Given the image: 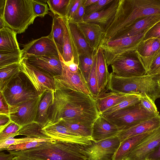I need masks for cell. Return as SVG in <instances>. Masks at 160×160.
Wrapping results in <instances>:
<instances>
[{
    "instance_id": "obj_1",
    "label": "cell",
    "mask_w": 160,
    "mask_h": 160,
    "mask_svg": "<svg viewBox=\"0 0 160 160\" xmlns=\"http://www.w3.org/2000/svg\"><path fill=\"white\" fill-rule=\"evenodd\" d=\"M100 115L91 95L71 90H56L46 126L63 121L92 126Z\"/></svg>"
},
{
    "instance_id": "obj_2",
    "label": "cell",
    "mask_w": 160,
    "mask_h": 160,
    "mask_svg": "<svg viewBox=\"0 0 160 160\" xmlns=\"http://www.w3.org/2000/svg\"><path fill=\"white\" fill-rule=\"evenodd\" d=\"M154 15H160V0H120L114 19L103 38L110 41L137 19Z\"/></svg>"
},
{
    "instance_id": "obj_3",
    "label": "cell",
    "mask_w": 160,
    "mask_h": 160,
    "mask_svg": "<svg viewBox=\"0 0 160 160\" xmlns=\"http://www.w3.org/2000/svg\"><path fill=\"white\" fill-rule=\"evenodd\" d=\"M106 91L126 94H146L155 102L160 98V75L124 78L116 76L112 72L105 89Z\"/></svg>"
},
{
    "instance_id": "obj_4",
    "label": "cell",
    "mask_w": 160,
    "mask_h": 160,
    "mask_svg": "<svg viewBox=\"0 0 160 160\" xmlns=\"http://www.w3.org/2000/svg\"><path fill=\"white\" fill-rule=\"evenodd\" d=\"M84 148L53 139L29 150L9 152L15 156L23 155L43 160H87L82 151Z\"/></svg>"
},
{
    "instance_id": "obj_5",
    "label": "cell",
    "mask_w": 160,
    "mask_h": 160,
    "mask_svg": "<svg viewBox=\"0 0 160 160\" xmlns=\"http://www.w3.org/2000/svg\"><path fill=\"white\" fill-rule=\"evenodd\" d=\"M37 17L32 9V0H6L2 18L6 27L17 34L24 32Z\"/></svg>"
},
{
    "instance_id": "obj_6",
    "label": "cell",
    "mask_w": 160,
    "mask_h": 160,
    "mask_svg": "<svg viewBox=\"0 0 160 160\" xmlns=\"http://www.w3.org/2000/svg\"><path fill=\"white\" fill-rule=\"evenodd\" d=\"M2 92L9 106L20 104L39 96L28 79L21 72Z\"/></svg>"
},
{
    "instance_id": "obj_7",
    "label": "cell",
    "mask_w": 160,
    "mask_h": 160,
    "mask_svg": "<svg viewBox=\"0 0 160 160\" xmlns=\"http://www.w3.org/2000/svg\"><path fill=\"white\" fill-rule=\"evenodd\" d=\"M113 74L120 77L131 78L147 75L136 49L130 51L116 57L110 64Z\"/></svg>"
},
{
    "instance_id": "obj_8",
    "label": "cell",
    "mask_w": 160,
    "mask_h": 160,
    "mask_svg": "<svg viewBox=\"0 0 160 160\" xmlns=\"http://www.w3.org/2000/svg\"><path fill=\"white\" fill-rule=\"evenodd\" d=\"M159 115L152 113L146 109L140 102L104 117L117 126L121 131L135 123L152 118Z\"/></svg>"
},
{
    "instance_id": "obj_9",
    "label": "cell",
    "mask_w": 160,
    "mask_h": 160,
    "mask_svg": "<svg viewBox=\"0 0 160 160\" xmlns=\"http://www.w3.org/2000/svg\"><path fill=\"white\" fill-rule=\"evenodd\" d=\"M148 31L136 35L108 41L100 44L99 48L103 51L107 67L117 56L126 52L136 49L143 40Z\"/></svg>"
},
{
    "instance_id": "obj_10",
    "label": "cell",
    "mask_w": 160,
    "mask_h": 160,
    "mask_svg": "<svg viewBox=\"0 0 160 160\" xmlns=\"http://www.w3.org/2000/svg\"><path fill=\"white\" fill-rule=\"evenodd\" d=\"M59 57L62 69L61 75L54 77L56 90H71L91 96L79 68L78 72H72Z\"/></svg>"
},
{
    "instance_id": "obj_11",
    "label": "cell",
    "mask_w": 160,
    "mask_h": 160,
    "mask_svg": "<svg viewBox=\"0 0 160 160\" xmlns=\"http://www.w3.org/2000/svg\"><path fill=\"white\" fill-rule=\"evenodd\" d=\"M19 63L20 71L28 79L39 95L47 90L55 91L54 77L30 65L23 57Z\"/></svg>"
},
{
    "instance_id": "obj_12",
    "label": "cell",
    "mask_w": 160,
    "mask_h": 160,
    "mask_svg": "<svg viewBox=\"0 0 160 160\" xmlns=\"http://www.w3.org/2000/svg\"><path fill=\"white\" fill-rule=\"evenodd\" d=\"M120 143L117 136L96 142L92 141L82 151L87 160H112Z\"/></svg>"
},
{
    "instance_id": "obj_13",
    "label": "cell",
    "mask_w": 160,
    "mask_h": 160,
    "mask_svg": "<svg viewBox=\"0 0 160 160\" xmlns=\"http://www.w3.org/2000/svg\"><path fill=\"white\" fill-rule=\"evenodd\" d=\"M42 95L20 104L9 106L11 121L21 127L35 122Z\"/></svg>"
},
{
    "instance_id": "obj_14",
    "label": "cell",
    "mask_w": 160,
    "mask_h": 160,
    "mask_svg": "<svg viewBox=\"0 0 160 160\" xmlns=\"http://www.w3.org/2000/svg\"><path fill=\"white\" fill-rule=\"evenodd\" d=\"M42 129L52 139L69 142L83 147L91 145L92 141L91 138L77 135L59 123L45 127Z\"/></svg>"
},
{
    "instance_id": "obj_15",
    "label": "cell",
    "mask_w": 160,
    "mask_h": 160,
    "mask_svg": "<svg viewBox=\"0 0 160 160\" xmlns=\"http://www.w3.org/2000/svg\"><path fill=\"white\" fill-rule=\"evenodd\" d=\"M23 57L28 55L35 56H55L59 57L56 45L49 34L33 39L24 45L22 50Z\"/></svg>"
},
{
    "instance_id": "obj_16",
    "label": "cell",
    "mask_w": 160,
    "mask_h": 160,
    "mask_svg": "<svg viewBox=\"0 0 160 160\" xmlns=\"http://www.w3.org/2000/svg\"><path fill=\"white\" fill-rule=\"evenodd\" d=\"M23 57L30 65L53 77L62 74V67L60 57L31 55Z\"/></svg>"
},
{
    "instance_id": "obj_17",
    "label": "cell",
    "mask_w": 160,
    "mask_h": 160,
    "mask_svg": "<svg viewBox=\"0 0 160 160\" xmlns=\"http://www.w3.org/2000/svg\"><path fill=\"white\" fill-rule=\"evenodd\" d=\"M160 144V127L144 138L130 152L126 160H145Z\"/></svg>"
},
{
    "instance_id": "obj_18",
    "label": "cell",
    "mask_w": 160,
    "mask_h": 160,
    "mask_svg": "<svg viewBox=\"0 0 160 160\" xmlns=\"http://www.w3.org/2000/svg\"><path fill=\"white\" fill-rule=\"evenodd\" d=\"M159 21L160 15H150L138 18L118 33L110 41L133 36L142 33L148 30Z\"/></svg>"
},
{
    "instance_id": "obj_19",
    "label": "cell",
    "mask_w": 160,
    "mask_h": 160,
    "mask_svg": "<svg viewBox=\"0 0 160 160\" xmlns=\"http://www.w3.org/2000/svg\"><path fill=\"white\" fill-rule=\"evenodd\" d=\"M121 130L117 126L100 114L93 122L91 138L96 142L117 136Z\"/></svg>"
},
{
    "instance_id": "obj_20",
    "label": "cell",
    "mask_w": 160,
    "mask_h": 160,
    "mask_svg": "<svg viewBox=\"0 0 160 160\" xmlns=\"http://www.w3.org/2000/svg\"><path fill=\"white\" fill-rule=\"evenodd\" d=\"M119 1L120 0H113L109 5L102 10L84 16L83 21L98 25L103 34L114 19Z\"/></svg>"
},
{
    "instance_id": "obj_21",
    "label": "cell",
    "mask_w": 160,
    "mask_h": 160,
    "mask_svg": "<svg viewBox=\"0 0 160 160\" xmlns=\"http://www.w3.org/2000/svg\"><path fill=\"white\" fill-rule=\"evenodd\" d=\"M160 49V39L151 38L142 41L136 51L138 57L143 66L147 74L150 70L152 62Z\"/></svg>"
},
{
    "instance_id": "obj_22",
    "label": "cell",
    "mask_w": 160,
    "mask_h": 160,
    "mask_svg": "<svg viewBox=\"0 0 160 160\" xmlns=\"http://www.w3.org/2000/svg\"><path fill=\"white\" fill-rule=\"evenodd\" d=\"M160 127V114L132 125L120 131L118 134L120 142L135 136L152 132Z\"/></svg>"
},
{
    "instance_id": "obj_23",
    "label": "cell",
    "mask_w": 160,
    "mask_h": 160,
    "mask_svg": "<svg viewBox=\"0 0 160 160\" xmlns=\"http://www.w3.org/2000/svg\"><path fill=\"white\" fill-rule=\"evenodd\" d=\"M68 22L70 32L79 55H82L88 57L92 56L96 51H94L90 46L79 28L78 23L68 20Z\"/></svg>"
},
{
    "instance_id": "obj_24",
    "label": "cell",
    "mask_w": 160,
    "mask_h": 160,
    "mask_svg": "<svg viewBox=\"0 0 160 160\" xmlns=\"http://www.w3.org/2000/svg\"><path fill=\"white\" fill-rule=\"evenodd\" d=\"M78 24L90 46L94 51H97L103 34L100 26L94 23L85 22L78 23Z\"/></svg>"
},
{
    "instance_id": "obj_25",
    "label": "cell",
    "mask_w": 160,
    "mask_h": 160,
    "mask_svg": "<svg viewBox=\"0 0 160 160\" xmlns=\"http://www.w3.org/2000/svg\"><path fill=\"white\" fill-rule=\"evenodd\" d=\"M131 94L104 92L94 98L100 114Z\"/></svg>"
},
{
    "instance_id": "obj_26",
    "label": "cell",
    "mask_w": 160,
    "mask_h": 160,
    "mask_svg": "<svg viewBox=\"0 0 160 160\" xmlns=\"http://www.w3.org/2000/svg\"><path fill=\"white\" fill-rule=\"evenodd\" d=\"M96 73L99 94L105 90L109 79V73L102 50L98 48L97 50Z\"/></svg>"
},
{
    "instance_id": "obj_27",
    "label": "cell",
    "mask_w": 160,
    "mask_h": 160,
    "mask_svg": "<svg viewBox=\"0 0 160 160\" xmlns=\"http://www.w3.org/2000/svg\"><path fill=\"white\" fill-rule=\"evenodd\" d=\"M54 91L50 90L46 91L42 94L38 105L35 122L40 124L43 128L48 122V110L53 101Z\"/></svg>"
},
{
    "instance_id": "obj_28",
    "label": "cell",
    "mask_w": 160,
    "mask_h": 160,
    "mask_svg": "<svg viewBox=\"0 0 160 160\" xmlns=\"http://www.w3.org/2000/svg\"><path fill=\"white\" fill-rule=\"evenodd\" d=\"M152 132L135 136L124 140L120 142L118 148L112 157V160H126L131 150L144 138Z\"/></svg>"
},
{
    "instance_id": "obj_29",
    "label": "cell",
    "mask_w": 160,
    "mask_h": 160,
    "mask_svg": "<svg viewBox=\"0 0 160 160\" xmlns=\"http://www.w3.org/2000/svg\"><path fill=\"white\" fill-rule=\"evenodd\" d=\"M17 33L5 27L0 29V51H9L20 49L17 39Z\"/></svg>"
},
{
    "instance_id": "obj_30",
    "label": "cell",
    "mask_w": 160,
    "mask_h": 160,
    "mask_svg": "<svg viewBox=\"0 0 160 160\" xmlns=\"http://www.w3.org/2000/svg\"><path fill=\"white\" fill-rule=\"evenodd\" d=\"M49 35L55 43L59 53L62 56L64 38L62 18L54 16L51 31Z\"/></svg>"
},
{
    "instance_id": "obj_31",
    "label": "cell",
    "mask_w": 160,
    "mask_h": 160,
    "mask_svg": "<svg viewBox=\"0 0 160 160\" xmlns=\"http://www.w3.org/2000/svg\"><path fill=\"white\" fill-rule=\"evenodd\" d=\"M21 71L19 63H15L0 68V92L14 78L19 75Z\"/></svg>"
},
{
    "instance_id": "obj_32",
    "label": "cell",
    "mask_w": 160,
    "mask_h": 160,
    "mask_svg": "<svg viewBox=\"0 0 160 160\" xmlns=\"http://www.w3.org/2000/svg\"><path fill=\"white\" fill-rule=\"evenodd\" d=\"M42 128L40 124L34 122L22 127L18 132V135H24L31 138L52 139L45 133Z\"/></svg>"
},
{
    "instance_id": "obj_33",
    "label": "cell",
    "mask_w": 160,
    "mask_h": 160,
    "mask_svg": "<svg viewBox=\"0 0 160 160\" xmlns=\"http://www.w3.org/2000/svg\"><path fill=\"white\" fill-rule=\"evenodd\" d=\"M141 95L131 94L112 107L104 112L101 115L103 117L110 115L118 111L140 102Z\"/></svg>"
},
{
    "instance_id": "obj_34",
    "label": "cell",
    "mask_w": 160,
    "mask_h": 160,
    "mask_svg": "<svg viewBox=\"0 0 160 160\" xmlns=\"http://www.w3.org/2000/svg\"><path fill=\"white\" fill-rule=\"evenodd\" d=\"M23 57L22 50L0 51V68L11 64L19 63Z\"/></svg>"
},
{
    "instance_id": "obj_35",
    "label": "cell",
    "mask_w": 160,
    "mask_h": 160,
    "mask_svg": "<svg viewBox=\"0 0 160 160\" xmlns=\"http://www.w3.org/2000/svg\"><path fill=\"white\" fill-rule=\"evenodd\" d=\"M70 0H46L49 9L54 15L61 18L66 17Z\"/></svg>"
},
{
    "instance_id": "obj_36",
    "label": "cell",
    "mask_w": 160,
    "mask_h": 160,
    "mask_svg": "<svg viewBox=\"0 0 160 160\" xmlns=\"http://www.w3.org/2000/svg\"><path fill=\"white\" fill-rule=\"evenodd\" d=\"M96 52L94 54L92 66L87 83L91 96L93 98L97 97L99 94L96 73Z\"/></svg>"
},
{
    "instance_id": "obj_37",
    "label": "cell",
    "mask_w": 160,
    "mask_h": 160,
    "mask_svg": "<svg viewBox=\"0 0 160 160\" xmlns=\"http://www.w3.org/2000/svg\"><path fill=\"white\" fill-rule=\"evenodd\" d=\"M59 123L68 128L78 135L91 138L92 127L80 123L61 122Z\"/></svg>"
},
{
    "instance_id": "obj_38",
    "label": "cell",
    "mask_w": 160,
    "mask_h": 160,
    "mask_svg": "<svg viewBox=\"0 0 160 160\" xmlns=\"http://www.w3.org/2000/svg\"><path fill=\"white\" fill-rule=\"evenodd\" d=\"M94 54L91 57L82 55L79 56V67L86 83L92 66Z\"/></svg>"
},
{
    "instance_id": "obj_39",
    "label": "cell",
    "mask_w": 160,
    "mask_h": 160,
    "mask_svg": "<svg viewBox=\"0 0 160 160\" xmlns=\"http://www.w3.org/2000/svg\"><path fill=\"white\" fill-rule=\"evenodd\" d=\"M52 139H39L32 141L12 145L10 146L7 150L9 152V151H18L28 150L38 146L44 142L49 141Z\"/></svg>"
},
{
    "instance_id": "obj_40",
    "label": "cell",
    "mask_w": 160,
    "mask_h": 160,
    "mask_svg": "<svg viewBox=\"0 0 160 160\" xmlns=\"http://www.w3.org/2000/svg\"><path fill=\"white\" fill-rule=\"evenodd\" d=\"M39 139L31 138L29 137L22 138H14L13 137H10L5 140L0 142V151L7 150L10 146L28 142L32 141Z\"/></svg>"
},
{
    "instance_id": "obj_41",
    "label": "cell",
    "mask_w": 160,
    "mask_h": 160,
    "mask_svg": "<svg viewBox=\"0 0 160 160\" xmlns=\"http://www.w3.org/2000/svg\"><path fill=\"white\" fill-rule=\"evenodd\" d=\"M17 124L12 122L2 131L0 132V142L10 137L18 135V132L21 128Z\"/></svg>"
},
{
    "instance_id": "obj_42",
    "label": "cell",
    "mask_w": 160,
    "mask_h": 160,
    "mask_svg": "<svg viewBox=\"0 0 160 160\" xmlns=\"http://www.w3.org/2000/svg\"><path fill=\"white\" fill-rule=\"evenodd\" d=\"M113 1L99 0L95 3L85 8L84 16H88L102 10L109 5Z\"/></svg>"
},
{
    "instance_id": "obj_43",
    "label": "cell",
    "mask_w": 160,
    "mask_h": 160,
    "mask_svg": "<svg viewBox=\"0 0 160 160\" xmlns=\"http://www.w3.org/2000/svg\"><path fill=\"white\" fill-rule=\"evenodd\" d=\"M32 7L33 12L37 17L43 18L48 12V4L38 0H32Z\"/></svg>"
},
{
    "instance_id": "obj_44",
    "label": "cell",
    "mask_w": 160,
    "mask_h": 160,
    "mask_svg": "<svg viewBox=\"0 0 160 160\" xmlns=\"http://www.w3.org/2000/svg\"><path fill=\"white\" fill-rule=\"evenodd\" d=\"M140 103L144 108L149 111L157 115L159 114L155 102L146 94L142 95Z\"/></svg>"
},
{
    "instance_id": "obj_45",
    "label": "cell",
    "mask_w": 160,
    "mask_h": 160,
    "mask_svg": "<svg viewBox=\"0 0 160 160\" xmlns=\"http://www.w3.org/2000/svg\"><path fill=\"white\" fill-rule=\"evenodd\" d=\"M82 0H70L65 18L71 21L74 17Z\"/></svg>"
},
{
    "instance_id": "obj_46",
    "label": "cell",
    "mask_w": 160,
    "mask_h": 160,
    "mask_svg": "<svg viewBox=\"0 0 160 160\" xmlns=\"http://www.w3.org/2000/svg\"><path fill=\"white\" fill-rule=\"evenodd\" d=\"M151 38L160 39V21L150 28L145 34L143 40Z\"/></svg>"
},
{
    "instance_id": "obj_47",
    "label": "cell",
    "mask_w": 160,
    "mask_h": 160,
    "mask_svg": "<svg viewBox=\"0 0 160 160\" xmlns=\"http://www.w3.org/2000/svg\"><path fill=\"white\" fill-rule=\"evenodd\" d=\"M84 0H81L74 17L70 21L77 23L83 22V18L85 15V9L84 5Z\"/></svg>"
},
{
    "instance_id": "obj_48",
    "label": "cell",
    "mask_w": 160,
    "mask_h": 160,
    "mask_svg": "<svg viewBox=\"0 0 160 160\" xmlns=\"http://www.w3.org/2000/svg\"><path fill=\"white\" fill-rule=\"evenodd\" d=\"M147 74L149 75H160V54L153 60Z\"/></svg>"
},
{
    "instance_id": "obj_49",
    "label": "cell",
    "mask_w": 160,
    "mask_h": 160,
    "mask_svg": "<svg viewBox=\"0 0 160 160\" xmlns=\"http://www.w3.org/2000/svg\"><path fill=\"white\" fill-rule=\"evenodd\" d=\"M0 114L9 116V107L2 93L0 92Z\"/></svg>"
},
{
    "instance_id": "obj_50",
    "label": "cell",
    "mask_w": 160,
    "mask_h": 160,
    "mask_svg": "<svg viewBox=\"0 0 160 160\" xmlns=\"http://www.w3.org/2000/svg\"><path fill=\"white\" fill-rule=\"evenodd\" d=\"M11 122L9 116L0 114V132L2 131Z\"/></svg>"
},
{
    "instance_id": "obj_51",
    "label": "cell",
    "mask_w": 160,
    "mask_h": 160,
    "mask_svg": "<svg viewBox=\"0 0 160 160\" xmlns=\"http://www.w3.org/2000/svg\"><path fill=\"white\" fill-rule=\"evenodd\" d=\"M146 160H160V144L147 157Z\"/></svg>"
},
{
    "instance_id": "obj_52",
    "label": "cell",
    "mask_w": 160,
    "mask_h": 160,
    "mask_svg": "<svg viewBox=\"0 0 160 160\" xmlns=\"http://www.w3.org/2000/svg\"><path fill=\"white\" fill-rule=\"evenodd\" d=\"M15 156L10 153L6 154L2 152H0V160H12Z\"/></svg>"
},
{
    "instance_id": "obj_53",
    "label": "cell",
    "mask_w": 160,
    "mask_h": 160,
    "mask_svg": "<svg viewBox=\"0 0 160 160\" xmlns=\"http://www.w3.org/2000/svg\"><path fill=\"white\" fill-rule=\"evenodd\" d=\"M12 160H43L23 155L15 156Z\"/></svg>"
},
{
    "instance_id": "obj_54",
    "label": "cell",
    "mask_w": 160,
    "mask_h": 160,
    "mask_svg": "<svg viewBox=\"0 0 160 160\" xmlns=\"http://www.w3.org/2000/svg\"><path fill=\"white\" fill-rule=\"evenodd\" d=\"M66 65L68 66L70 70L72 72H77L79 70V67L78 65L75 63L74 62H72Z\"/></svg>"
},
{
    "instance_id": "obj_55",
    "label": "cell",
    "mask_w": 160,
    "mask_h": 160,
    "mask_svg": "<svg viewBox=\"0 0 160 160\" xmlns=\"http://www.w3.org/2000/svg\"><path fill=\"white\" fill-rule=\"evenodd\" d=\"M6 0H0V18H2L5 8Z\"/></svg>"
},
{
    "instance_id": "obj_56",
    "label": "cell",
    "mask_w": 160,
    "mask_h": 160,
    "mask_svg": "<svg viewBox=\"0 0 160 160\" xmlns=\"http://www.w3.org/2000/svg\"><path fill=\"white\" fill-rule=\"evenodd\" d=\"M99 1V0H84V6L86 8L95 3Z\"/></svg>"
},
{
    "instance_id": "obj_57",
    "label": "cell",
    "mask_w": 160,
    "mask_h": 160,
    "mask_svg": "<svg viewBox=\"0 0 160 160\" xmlns=\"http://www.w3.org/2000/svg\"><path fill=\"white\" fill-rule=\"evenodd\" d=\"M6 27L5 23L2 18H0V29Z\"/></svg>"
},
{
    "instance_id": "obj_58",
    "label": "cell",
    "mask_w": 160,
    "mask_h": 160,
    "mask_svg": "<svg viewBox=\"0 0 160 160\" xmlns=\"http://www.w3.org/2000/svg\"><path fill=\"white\" fill-rule=\"evenodd\" d=\"M160 54V49H159V50H158V52L157 53V54H156V57L158 54Z\"/></svg>"
},
{
    "instance_id": "obj_59",
    "label": "cell",
    "mask_w": 160,
    "mask_h": 160,
    "mask_svg": "<svg viewBox=\"0 0 160 160\" xmlns=\"http://www.w3.org/2000/svg\"></svg>"
},
{
    "instance_id": "obj_60",
    "label": "cell",
    "mask_w": 160,
    "mask_h": 160,
    "mask_svg": "<svg viewBox=\"0 0 160 160\" xmlns=\"http://www.w3.org/2000/svg\"></svg>"
}]
</instances>
